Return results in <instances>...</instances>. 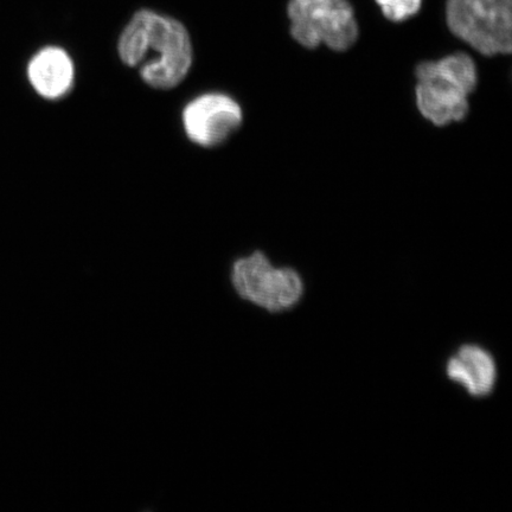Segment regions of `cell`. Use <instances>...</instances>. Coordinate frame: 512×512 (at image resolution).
Listing matches in <instances>:
<instances>
[{"label":"cell","instance_id":"cell-1","mask_svg":"<svg viewBox=\"0 0 512 512\" xmlns=\"http://www.w3.org/2000/svg\"><path fill=\"white\" fill-rule=\"evenodd\" d=\"M118 51L126 66L139 69L147 85L163 91L183 82L192 64L190 36L184 25L149 10L133 16L119 38Z\"/></svg>","mask_w":512,"mask_h":512},{"label":"cell","instance_id":"cell-2","mask_svg":"<svg viewBox=\"0 0 512 512\" xmlns=\"http://www.w3.org/2000/svg\"><path fill=\"white\" fill-rule=\"evenodd\" d=\"M416 105L435 126L458 123L469 113V96L475 91L478 73L475 61L459 53L416 67Z\"/></svg>","mask_w":512,"mask_h":512},{"label":"cell","instance_id":"cell-3","mask_svg":"<svg viewBox=\"0 0 512 512\" xmlns=\"http://www.w3.org/2000/svg\"><path fill=\"white\" fill-rule=\"evenodd\" d=\"M236 296L270 313L292 310L304 296V281L291 267H275L255 251L236 259L229 273Z\"/></svg>","mask_w":512,"mask_h":512},{"label":"cell","instance_id":"cell-4","mask_svg":"<svg viewBox=\"0 0 512 512\" xmlns=\"http://www.w3.org/2000/svg\"><path fill=\"white\" fill-rule=\"evenodd\" d=\"M446 14L453 34L478 53H511L512 0H448Z\"/></svg>","mask_w":512,"mask_h":512},{"label":"cell","instance_id":"cell-5","mask_svg":"<svg viewBox=\"0 0 512 512\" xmlns=\"http://www.w3.org/2000/svg\"><path fill=\"white\" fill-rule=\"evenodd\" d=\"M291 34L299 44L316 49L324 43L335 51L348 50L358 38L354 9L348 0H291Z\"/></svg>","mask_w":512,"mask_h":512},{"label":"cell","instance_id":"cell-6","mask_svg":"<svg viewBox=\"0 0 512 512\" xmlns=\"http://www.w3.org/2000/svg\"><path fill=\"white\" fill-rule=\"evenodd\" d=\"M182 120L192 143L215 147L226 143L239 130L243 114L238 102L229 95L208 93L189 102Z\"/></svg>","mask_w":512,"mask_h":512},{"label":"cell","instance_id":"cell-7","mask_svg":"<svg viewBox=\"0 0 512 512\" xmlns=\"http://www.w3.org/2000/svg\"><path fill=\"white\" fill-rule=\"evenodd\" d=\"M446 374L451 381L462 384L473 398H485L495 389V358L479 345L465 344L448 360Z\"/></svg>","mask_w":512,"mask_h":512},{"label":"cell","instance_id":"cell-8","mask_svg":"<svg viewBox=\"0 0 512 512\" xmlns=\"http://www.w3.org/2000/svg\"><path fill=\"white\" fill-rule=\"evenodd\" d=\"M28 78L35 91L48 100L67 95L74 86L75 67L66 50L44 48L32 57Z\"/></svg>","mask_w":512,"mask_h":512},{"label":"cell","instance_id":"cell-9","mask_svg":"<svg viewBox=\"0 0 512 512\" xmlns=\"http://www.w3.org/2000/svg\"><path fill=\"white\" fill-rule=\"evenodd\" d=\"M382 8L383 15L390 21L402 22L418 14L421 0H376Z\"/></svg>","mask_w":512,"mask_h":512}]
</instances>
